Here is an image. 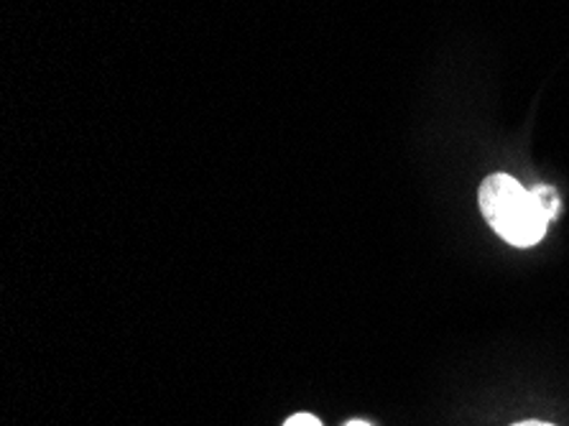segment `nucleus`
<instances>
[{
	"instance_id": "obj_1",
	"label": "nucleus",
	"mask_w": 569,
	"mask_h": 426,
	"mask_svg": "<svg viewBox=\"0 0 569 426\" xmlns=\"http://www.w3.org/2000/svg\"><path fill=\"white\" fill-rule=\"evenodd\" d=\"M480 210L506 242L529 248L545 238L549 215L531 189L521 187L508 174H493L480 185Z\"/></svg>"
},
{
	"instance_id": "obj_2",
	"label": "nucleus",
	"mask_w": 569,
	"mask_h": 426,
	"mask_svg": "<svg viewBox=\"0 0 569 426\" xmlns=\"http://www.w3.org/2000/svg\"><path fill=\"white\" fill-rule=\"evenodd\" d=\"M531 192L539 197V202H541V207H545V210H547L549 220H555V217L559 215V197H557V189H555V187H533Z\"/></svg>"
},
{
	"instance_id": "obj_5",
	"label": "nucleus",
	"mask_w": 569,
	"mask_h": 426,
	"mask_svg": "<svg viewBox=\"0 0 569 426\" xmlns=\"http://www.w3.org/2000/svg\"><path fill=\"white\" fill-rule=\"evenodd\" d=\"M345 426H370V424H366V422H350V424H345Z\"/></svg>"
},
{
	"instance_id": "obj_3",
	"label": "nucleus",
	"mask_w": 569,
	"mask_h": 426,
	"mask_svg": "<svg viewBox=\"0 0 569 426\" xmlns=\"http://www.w3.org/2000/svg\"><path fill=\"white\" fill-rule=\"evenodd\" d=\"M283 426H322V424H319V419H315L312 414H297V416H291V419Z\"/></svg>"
},
{
	"instance_id": "obj_4",
	"label": "nucleus",
	"mask_w": 569,
	"mask_h": 426,
	"mask_svg": "<svg viewBox=\"0 0 569 426\" xmlns=\"http://www.w3.org/2000/svg\"><path fill=\"white\" fill-rule=\"evenodd\" d=\"M513 426H551V424H545V422H521V424H513Z\"/></svg>"
}]
</instances>
